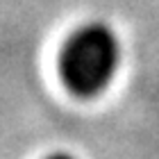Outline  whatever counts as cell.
Returning <instances> with one entry per match:
<instances>
[{
	"label": "cell",
	"instance_id": "obj_1",
	"mask_svg": "<svg viewBox=\"0 0 159 159\" xmlns=\"http://www.w3.org/2000/svg\"><path fill=\"white\" fill-rule=\"evenodd\" d=\"M120 64V41L111 27L86 23L70 34L59 52L64 86L80 98L102 93Z\"/></svg>",
	"mask_w": 159,
	"mask_h": 159
},
{
	"label": "cell",
	"instance_id": "obj_2",
	"mask_svg": "<svg viewBox=\"0 0 159 159\" xmlns=\"http://www.w3.org/2000/svg\"><path fill=\"white\" fill-rule=\"evenodd\" d=\"M48 159H73V157L66 155V152H57V155H50Z\"/></svg>",
	"mask_w": 159,
	"mask_h": 159
}]
</instances>
